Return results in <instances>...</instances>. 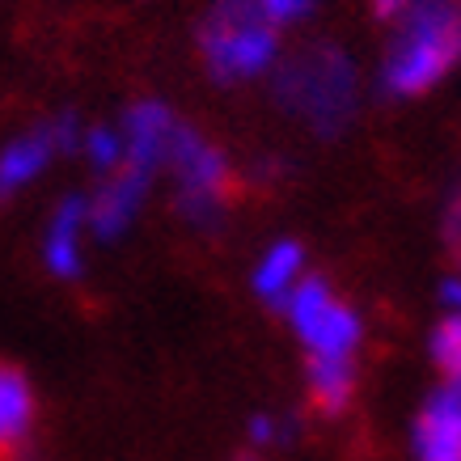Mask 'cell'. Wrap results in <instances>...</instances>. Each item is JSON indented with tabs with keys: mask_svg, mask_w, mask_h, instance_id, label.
<instances>
[{
	"mask_svg": "<svg viewBox=\"0 0 461 461\" xmlns=\"http://www.w3.org/2000/svg\"><path fill=\"white\" fill-rule=\"evenodd\" d=\"M149 169L140 166H119L114 174H106V182L98 186V195L85 203V221H89V233H98L102 241L123 238L136 212H140L144 195H149Z\"/></svg>",
	"mask_w": 461,
	"mask_h": 461,
	"instance_id": "obj_6",
	"label": "cell"
},
{
	"mask_svg": "<svg viewBox=\"0 0 461 461\" xmlns=\"http://www.w3.org/2000/svg\"><path fill=\"white\" fill-rule=\"evenodd\" d=\"M258 9H263V17L271 26H293V22L309 17L313 0H258Z\"/></svg>",
	"mask_w": 461,
	"mask_h": 461,
	"instance_id": "obj_16",
	"label": "cell"
},
{
	"mask_svg": "<svg viewBox=\"0 0 461 461\" xmlns=\"http://www.w3.org/2000/svg\"><path fill=\"white\" fill-rule=\"evenodd\" d=\"M250 436L258 445H271V440L280 436V423L271 420V415H258V420H250Z\"/></svg>",
	"mask_w": 461,
	"mask_h": 461,
	"instance_id": "obj_18",
	"label": "cell"
},
{
	"mask_svg": "<svg viewBox=\"0 0 461 461\" xmlns=\"http://www.w3.org/2000/svg\"><path fill=\"white\" fill-rule=\"evenodd\" d=\"M81 149H85V157H89V166L102 169V174H114V169L127 161L123 131H114V127H94V131H85Z\"/></svg>",
	"mask_w": 461,
	"mask_h": 461,
	"instance_id": "obj_14",
	"label": "cell"
},
{
	"mask_svg": "<svg viewBox=\"0 0 461 461\" xmlns=\"http://www.w3.org/2000/svg\"><path fill=\"white\" fill-rule=\"evenodd\" d=\"M174 127H178V119H174L161 102H136V106L123 114L127 166H140V169H149V174H153L157 166H166Z\"/></svg>",
	"mask_w": 461,
	"mask_h": 461,
	"instance_id": "obj_9",
	"label": "cell"
},
{
	"mask_svg": "<svg viewBox=\"0 0 461 461\" xmlns=\"http://www.w3.org/2000/svg\"><path fill=\"white\" fill-rule=\"evenodd\" d=\"M280 39L258 0H216L203 22V59L216 81H250L276 64Z\"/></svg>",
	"mask_w": 461,
	"mask_h": 461,
	"instance_id": "obj_3",
	"label": "cell"
},
{
	"mask_svg": "<svg viewBox=\"0 0 461 461\" xmlns=\"http://www.w3.org/2000/svg\"><path fill=\"white\" fill-rule=\"evenodd\" d=\"M89 229L85 221V199H64L47 224V241H42V258L51 267V276L72 280L81 276V233Z\"/></svg>",
	"mask_w": 461,
	"mask_h": 461,
	"instance_id": "obj_10",
	"label": "cell"
},
{
	"mask_svg": "<svg viewBox=\"0 0 461 461\" xmlns=\"http://www.w3.org/2000/svg\"><path fill=\"white\" fill-rule=\"evenodd\" d=\"M445 385H448V390H453V393H461V360L457 364H453V368H448V373H445Z\"/></svg>",
	"mask_w": 461,
	"mask_h": 461,
	"instance_id": "obj_21",
	"label": "cell"
},
{
	"mask_svg": "<svg viewBox=\"0 0 461 461\" xmlns=\"http://www.w3.org/2000/svg\"><path fill=\"white\" fill-rule=\"evenodd\" d=\"M440 301L448 305V313H461V276H453V280L440 284Z\"/></svg>",
	"mask_w": 461,
	"mask_h": 461,
	"instance_id": "obj_19",
	"label": "cell"
},
{
	"mask_svg": "<svg viewBox=\"0 0 461 461\" xmlns=\"http://www.w3.org/2000/svg\"><path fill=\"white\" fill-rule=\"evenodd\" d=\"M445 246H448V254L461 263V191L453 199H448V208H445Z\"/></svg>",
	"mask_w": 461,
	"mask_h": 461,
	"instance_id": "obj_17",
	"label": "cell"
},
{
	"mask_svg": "<svg viewBox=\"0 0 461 461\" xmlns=\"http://www.w3.org/2000/svg\"><path fill=\"white\" fill-rule=\"evenodd\" d=\"M428 351H432V360L440 373H448V368L461 360V313H448L445 321H436L432 339H428Z\"/></svg>",
	"mask_w": 461,
	"mask_h": 461,
	"instance_id": "obj_15",
	"label": "cell"
},
{
	"mask_svg": "<svg viewBox=\"0 0 461 461\" xmlns=\"http://www.w3.org/2000/svg\"><path fill=\"white\" fill-rule=\"evenodd\" d=\"M406 5H411V0H373V9H377L381 17H398Z\"/></svg>",
	"mask_w": 461,
	"mask_h": 461,
	"instance_id": "obj_20",
	"label": "cell"
},
{
	"mask_svg": "<svg viewBox=\"0 0 461 461\" xmlns=\"http://www.w3.org/2000/svg\"><path fill=\"white\" fill-rule=\"evenodd\" d=\"M309 393L321 411H343L356 393V368L351 360H321L309 356Z\"/></svg>",
	"mask_w": 461,
	"mask_h": 461,
	"instance_id": "obj_13",
	"label": "cell"
},
{
	"mask_svg": "<svg viewBox=\"0 0 461 461\" xmlns=\"http://www.w3.org/2000/svg\"><path fill=\"white\" fill-rule=\"evenodd\" d=\"M415 457L420 461H461V393L436 390L415 420Z\"/></svg>",
	"mask_w": 461,
	"mask_h": 461,
	"instance_id": "obj_8",
	"label": "cell"
},
{
	"mask_svg": "<svg viewBox=\"0 0 461 461\" xmlns=\"http://www.w3.org/2000/svg\"><path fill=\"white\" fill-rule=\"evenodd\" d=\"M77 144V119L72 114H59L56 123L30 131L22 140H14L5 153H0V195H14L26 182H34L47 169V161L64 149Z\"/></svg>",
	"mask_w": 461,
	"mask_h": 461,
	"instance_id": "obj_7",
	"label": "cell"
},
{
	"mask_svg": "<svg viewBox=\"0 0 461 461\" xmlns=\"http://www.w3.org/2000/svg\"><path fill=\"white\" fill-rule=\"evenodd\" d=\"M276 98L318 136H335L356 114V68L335 47H313L276 72Z\"/></svg>",
	"mask_w": 461,
	"mask_h": 461,
	"instance_id": "obj_2",
	"label": "cell"
},
{
	"mask_svg": "<svg viewBox=\"0 0 461 461\" xmlns=\"http://www.w3.org/2000/svg\"><path fill=\"white\" fill-rule=\"evenodd\" d=\"M30 420H34V393H30L26 377L17 368L0 364V453L22 445V436L30 432Z\"/></svg>",
	"mask_w": 461,
	"mask_h": 461,
	"instance_id": "obj_12",
	"label": "cell"
},
{
	"mask_svg": "<svg viewBox=\"0 0 461 461\" xmlns=\"http://www.w3.org/2000/svg\"><path fill=\"white\" fill-rule=\"evenodd\" d=\"M284 305H288V321H293V330L301 335L309 356L351 360V351L360 348V318L330 293V284L301 280Z\"/></svg>",
	"mask_w": 461,
	"mask_h": 461,
	"instance_id": "obj_4",
	"label": "cell"
},
{
	"mask_svg": "<svg viewBox=\"0 0 461 461\" xmlns=\"http://www.w3.org/2000/svg\"><path fill=\"white\" fill-rule=\"evenodd\" d=\"M166 166L174 169L178 178V203L182 216L191 224H212L221 216L224 203V178H229V166L224 157L212 149L199 131L191 127H174V140H169V157Z\"/></svg>",
	"mask_w": 461,
	"mask_h": 461,
	"instance_id": "obj_5",
	"label": "cell"
},
{
	"mask_svg": "<svg viewBox=\"0 0 461 461\" xmlns=\"http://www.w3.org/2000/svg\"><path fill=\"white\" fill-rule=\"evenodd\" d=\"M461 59V5L457 0H411L398 14L385 64H381V89L393 98H415Z\"/></svg>",
	"mask_w": 461,
	"mask_h": 461,
	"instance_id": "obj_1",
	"label": "cell"
},
{
	"mask_svg": "<svg viewBox=\"0 0 461 461\" xmlns=\"http://www.w3.org/2000/svg\"><path fill=\"white\" fill-rule=\"evenodd\" d=\"M301 267H305V250L296 241H276L254 267V293L271 305H284L288 293L301 284Z\"/></svg>",
	"mask_w": 461,
	"mask_h": 461,
	"instance_id": "obj_11",
	"label": "cell"
}]
</instances>
